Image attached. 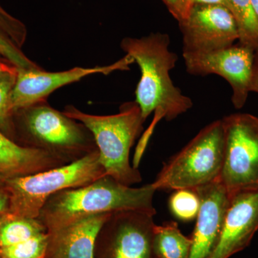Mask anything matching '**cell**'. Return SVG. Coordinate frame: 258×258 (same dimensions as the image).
<instances>
[{"mask_svg": "<svg viewBox=\"0 0 258 258\" xmlns=\"http://www.w3.org/2000/svg\"><path fill=\"white\" fill-rule=\"evenodd\" d=\"M223 160L222 120L206 125L162 168L156 190H194L220 180Z\"/></svg>", "mask_w": 258, "mask_h": 258, "instance_id": "6", "label": "cell"}, {"mask_svg": "<svg viewBox=\"0 0 258 258\" xmlns=\"http://www.w3.org/2000/svg\"><path fill=\"white\" fill-rule=\"evenodd\" d=\"M13 119L18 121L22 146L49 153L66 164L98 150L86 125L52 108L47 101L15 111Z\"/></svg>", "mask_w": 258, "mask_h": 258, "instance_id": "4", "label": "cell"}, {"mask_svg": "<svg viewBox=\"0 0 258 258\" xmlns=\"http://www.w3.org/2000/svg\"><path fill=\"white\" fill-rule=\"evenodd\" d=\"M229 198L221 234L210 258H230L247 248L258 230V189Z\"/></svg>", "mask_w": 258, "mask_h": 258, "instance_id": "12", "label": "cell"}, {"mask_svg": "<svg viewBox=\"0 0 258 258\" xmlns=\"http://www.w3.org/2000/svg\"><path fill=\"white\" fill-rule=\"evenodd\" d=\"M167 34L152 33L141 38L125 37L120 48L140 68V81L136 89V100L144 120L152 112L155 116L146 137H150L158 120L176 119L193 106V102L173 83L169 76L175 67L178 56L169 50Z\"/></svg>", "mask_w": 258, "mask_h": 258, "instance_id": "1", "label": "cell"}, {"mask_svg": "<svg viewBox=\"0 0 258 258\" xmlns=\"http://www.w3.org/2000/svg\"><path fill=\"white\" fill-rule=\"evenodd\" d=\"M0 57L14 66L18 69H42L40 66L30 60L6 35L0 31Z\"/></svg>", "mask_w": 258, "mask_h": 258, "instance_id": "22", "label": "cell"}, {"mask_svg": "<svg viewBox=\"0 0 258 258\" xmlns=\"http://www.w3.org/2000/svg\"><path fill=\"white\" fill-rule=\"evenodd\" d=\"M47 232L38 219L18 216L8 212L0 218V248L28 240Z\"/></svg>", "mask_w": 258, "mask_h": 258, "instance_id": "17", "label": "cell"}, {"mask_svg": "<svg viewBox=\"0 0 258 258\" xmlns=\"http://www.w3.org/2000/svg\"><path fill=\"white\" fill-rule=\"evenodd\" d=\"M48 233L41 234L20 243L0 248V258H45Z\"/></svg>", "mask_w": 258, "mask_h": 258, "instance_id": "20", "label": "cell"}, {"mask_svg": "<svg viewBox=\"0 0 258 258\" xmlns=\"http://www.w3.org/2000/svg\"><path fill=\"white\" fill-rule=\"evenodd\" d=\"M17 75L18 70L0 75V131L12 140L15 132L10 102Z\"/></svg>", "mask_w": 258, "mask_h": 258, "instance_id": "19", "label": "cell"}, {"mask_svg": "<svg viewBox=\"0 0 258 258\" xmlns=\"http://www.w3.org/2000/svg\"><path fill=\"white\" fill-rule=\"evenodd\" d=\"M239 33V43L254 52L258 50V18L251 0H228Z\"/></svg>", "mask_w": 258, "mask_h": 258, "instance_id": "18", "label": "cell"}, {"mask_svg": "<svg viewBox=\"0 0 258 258\" xmlns=\"http://www.w3.org/2000/svg\"><path fill=\"white\" fill-rule=\"evenodd\" d=\"M62 112L82 123L92 133L100 162L107 175L125 186L142 181L139 169L131 165L129 160L131 149L145 121L137 102L123 103L115 115L88 114L72 105L66 106Z\"/></svg>", "mask_w": 258, "mask_h": 258, "instance_id": "3", "label": "cell"}, {"mask_svg": "<svg viewBox=\"0 0 258 258\" xmlns=\"http://www.w3.org/2000/svg\"><path fill=\"white\" fill-rule=\"evenodd\" d=\"M95 151L79 160L36 174L5 179L10 213L37 219L47 200L64 189L81 187L106 176Z\"/></svg>", "mask_w": 258, "mask_h": 258, "instance_id": "5", "label": "cell"}, {"mask_svg": "<svg viewBox=\"0 0 258 258\" xmlns=\"http://www.w3.org/2000/svg\"><path fill=\"white\" fill-rule=\"evenodd\" d=\"M132 57L126 55L115 63L93 68L76 67L59 72H47L43 69H18L16 83L11 95L13 113L35 103L47 101L55 90L71 83L78 82L86 76L95 74L108 75L115 71L128 69L133 63Z\"/></svg>", "mask_w": 258, "mask_h": 258, "instance_id": "11", "label": "cell"}, {"mask_svg": "<svg viewBox=\"0 0 258 258\" xmlns=\"http://www.w3.org/2000/svg\"><path fill=\"white\" fill-rule=\"evenodd\" d=\"M200 206L189 258H210L216 247L230 198L220 180L194 189Z\"/></svg>", "mask_w": 258, "mask_h": 258, "instance_id": "13", "label": "cell"}, {"mask_svg": "<svg viewBox=\"0 0 258 258\" xmlns=\"http://www.w3.org/2000/svg\"><path fill=\"white\" fill-rule=\"evenodd\" d=\"M10 196L5 180L0 177V218L10 212Z\"/></svg>", "mask_w": 258, "mask_h": 258, "instance_id": "25", "label": "cell"}, {"mask_svg": "<svg viewBox=\"0 0 258 258\" xmlns=\"http://www.w3.org/2000/svg\"><path fill=\"white\" fill-rule=\"evenodd\" d=\"M156 191L152 184L133 188L106 175L86 186L52 195L37 219L50 232L98 214L134 210L154 216L157 211L153 198Z\"/></svg>", "mask_w": 258, "mask_h": 258, "instance_id": "2", "label": "cell"}, {"mask_svg": "<svg viewBox=\"0 0 258 258\" xmlns=\"http://www.w3.org/2000/svg\"><path fill=\"white\" fill-rule=\"evenodd\" d=\"M194 4L217 5V6L225 7L229 10L228 0H193Z\"/></svg>", "mask_w": 258, "mask_h": 258, "instance_id": "27", "label": "cell"}, {"mask_svg": "<svg viewBox=\"0 0 258 258\" xmlns=\"http://www.w3.org/2000/svg\"><path fill=\"white\" fill-rule=\"evenodd\" d=\"M50 154L20 145L0 131V177L11 179L66 165Z\"/></svg>", "mask_w": 258, "mask_h": 258, "instance_id": "15", "label": "cell"}, {"mask_svg": "<svg viewBox=\"0 0 258 258\" xmlns=\"http://www.w3.org/2000/svg\"><path fill=\"white\" fill-rule=\"evenodd\" d=\"M164 4L167 7L168 10L170 12L174 18L180 22L184 20L188 14L184 0H162Z\"/></svg>", "mask_w": 258, "mask_h": 258, "instance_id": "24", "label": "cell"}, {"mask_svg": "<svg viewBox=\"0 0 258 258\" xmlns=\"http://www.w3.org/2000/svg\"><path fill=\"white\" fill-rule=\"evenodd\" d=\"M185 5H186V9L188 10L189 13L190 8H191L193 5V0H184Z\"/></svg>", "mask_w": 258, "mask_h": 258, "instance_id": "30", "label": "cell"}, {"mask_svg": "<svg viewBox=\"0 0 258 258\" xmlns=\"http://www.w3.org/2000/svg\"><path fill=\"white\" fill-rule=\"evenodd\" d=\"M192 240L181 233L176 222L154 226L153 258H189Z\"/></svg>", "mask_w": 258, "mask_h": 258, "instance_id": "16", "label": "cell"}, {"mask_svg": "<svg viewBox=\"0 0 258 258\" xmlns=\"http://www.w3.org/2000/svg\"><path fill=\"white\" fill-rule=\"evenodd\" d=\"M111 214L83 217L47 232L48 245L45 258H95L97 236Z\"/></svg>", "mask_w": 258, "mask_h": 258, "instance_id": "14", "label": "cell"}, {"mask_svg": "<svg viewBox=\"0 0 258 258\" xmlns=\"http://www.w3.org/2000/svg\"><path fill=\"white\" fill-rule=\"evenodd\" d=\"M223 160L220 181L229 198L258 189V118L234 113L222 119Z\"/></svg>", "mask_w": 258, "mask_h": 258, "instance_id": "7", "label": "cell"}, {"mask_svg": "<svg viewBox=\"0 0 258 258\" xmlns=\"http://www.w3.org/2000/svg\"><path fill=\"white\" fill-rule=\"evenodd\" d=\"M251 92L258 93V50L254 52L253 67L250 84Z\"/></svg>", "mask_w": 258, "mask_h": 258, "instance_id": "26", "label": "cell"}, {"mask_svg": "<svg viewBox=\"0 0 258 258\" xmlns=\"http://www.w3.org/2000/svg\"><path fill=\"white\" fill-rule=\"evenodd\" d=\"M251 2H252V7H253L254 13H255L258 18V0H251Z\"/></svg>", "mask_w": 258, "mask_h": 258, "instance_id": "29", "label": "cell"}, {"mask_svg": "<svg viewBox=\"0 0 258 258\" xmlns=\"http://www.w3.org/2000/svg\"><path fill=\"white\" fill-rule=\"evenodd\" d=\"M18 69L15 67L10 62H7L6 60H3L0 57V75L5 74L7 72H12V71H17Z\"/></svg>", "mask_w": 258, "mask_h": 258, "instance_id": "28", "label": "cell"}, {"mask_svg": "<svg viewBox=\"0 0 258 258\" xmlns=\"http://www.w3.org/2000/svg\"><path fill=\"white\" fill-rule=\"evenodd\" d=\"M254 51L240 43L206 53H183L186 71L193 76L218 75L232 89L237 109L244 106L250 91Z\"/></svg>", "mask_w": 258, "mask_h": 258, "instance_id": "9", "label": "cell"}, {"mask_svg": "<svg viewBox=\"0 0 258 258\" xmlns=\"http://www.w3.org/2000/svg\"><path fill=\"white\" fill-rule=\"evenodd\" d=\"M169 205L174 216L182 221H191L198 216L200 201L194 190L179 189L171 195Z\"/></svg>", "mask_w": 258, "mask_h": 258, "instance_id": "21", "label": "cell"}, {"mask_svg": "<svg viewBox=\"0 0 258 258\" xmlns=\"http://www.w3.org/2000/svg\"><path fill=\"white\" fill-rule=\"evenodd\" d=\"M0 31L22 49L28 36V30L23 22L0 6Z\"/></svg>", "mask_w": 258, "mask_h": 258, "instance_id": "23", "label": "cell"}, {"mask_svg": "<svg viewBox=\"0 0 258 258\" xmlns=\"http://www.w3.org/2000/svg\"><path fill=\"white\" fill-rule=\"evenodd\" d=\"M154 215L128 210L112 213L98 232L95 258H153Z\"/></svg>", "mask_w": 258, "mask_h": 258, "instance_id": "8", "label": "cell"}, {"mask_svg": "<svg viewBox=\"0 0 258 258\" xmlns=\"http://www.w3.org/2000/svg\"><path fill=\"white\" fill-rule=\"evenodd\" d=\"M183 53H206L232 46L239 40L230 10L217 5L194 4L180 22Z\"/></svg>", "mask_w": 258, "mask_h": 258, "instance_id": "10", "label": "cell"}]
</instances>
